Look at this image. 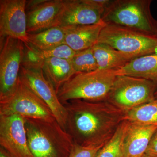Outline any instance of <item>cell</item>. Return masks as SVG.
<instances>
[{
  "mask_svg": "<svg viewBox=\"0 0 157 157\" xmlns=\"http://www.w3.org/2000/svg\"><path fill=\"white\" fill-rule=\"evenodd\" d=\"M106 25L102 21L95 24L70 27L64 43L76 52L91 48L98 43L101 31Z\"/></svg>",
  "mask_w": 157,
  "mask_h": 157,
  "instance_id": "cell-15",
  "label": "cell"
},
{
  "mask_svg": "<svg viewBox=\"0 0 157 157\" xmlns=\"http://www.w3.org/2000/svg\"><path fill=\"white\" fill-rule=\"evenodd\" d=\"M63 0H43L26 11L28 33H35L56 26Z\"/></svg>",
  "mask_w": 157,
  "mask_h": 157,
  "instance_id": "cell-13",
  "label": "cell"
},
{
  "mask_svg": "<svg viewBox=\"0 0 157 157\" xmlns=\"http://www.w3.org/2000/svg\"><path fill=\"white\" fill-rule=\"evenodd\" d=\"M157 84L150 80L117 75L107 99L124 112L153 101Z\"/></svg>",
  "mask_w": 157,
  "mask_h": 157,
  "instance_id": "cell-6",
  "label": "cell"
},
{
  "mask_svg": "<svg viewBox=\"0 0 157 157\" xmlns=\"http://www.w3.org/2000/svg\"><path fill=\"white\" fill-rule=\"evenodd\" d=\"M156 36V37H157V28Z\"/></svg>",
  "mask_w": 157,
  "mask_h": 157,
  "instance_id": "cell-30",
  "label": "cell"
},
{
  "mask_svg": "<svg viewBox=\"0 0 157 157\" xmlns=\"http://www.w3.org/2000/svg\"><path fill=\"white\" fill-rule=\"evenodd\" d=\"M70 61L77 73H88L98 69L92 47L77 52Z\"/></svg>",
  "mask_w": 157,
  "mask_h": 157,
  "instance_id": "cell-22",
  "label": "cell"
},
{
  "mask_svg": "<svg viewBox=\"0 0 157 157\" xmlns=\"http://www.w3.org/2000/svg\"><path fill=\"white\" fill-rule=\"evenodd\" d=\"M42 70L57 93L63 85L77 74L70 60L55 58L45 59Z\"/></svg>",
  "mask_w": 157,
  "mask_h": 157,
  "instance_id": "cell-17",
  "label": "cell"
},
{
  "mask_svg": "<svg viewBox=\"0 0 157 157\" xmlns=\"http://www.w3.org/2000/svg\"><path fill=\"white\" fill-rule=\"evenodd\" d=\"M45 60L39 50L29 43H23L21 67L28 70H42Z\"/></svg>",
  "mask_w": 157,
  "mask_h": 157,
  "instance_id": "cell-23",
  "label": "cell"
},
{
  "mask_svg": "<svg viewBox=\"0 0 157 157\" xmlns=\"http://www.w3.org/2000/svg\"><path fill=\"white\" fill-rule=\"evenodd\" d=\"M124 120L157 126V99L125 111Z\"/></svg>",
  "mask_w": 157,
  "mask_h": 157,
  "instance_id": "cell-20",
  "label": "cell"
},
{
  "mask_svg": "<svg viewBox=\"0 0 157 157\" xmlns=\"http://www.w3.org/2000/svg\"><path fill=\"white\" fill-rule=\"evenodd\" d=\"M0 51V101L16 89L21 68L23 43L11 37L2 38Z\"/></svg>",
  "mask_w": 157,
  "mask_h": 157,
  "instance_id": "cell-8",
  "label": "cell"
},
{
  "mask_svg": "<svg viewBox=\"0 0 157 157\" xmlns=\"http://www.w3.org/2000/svg\"><path fill=\"white\" fill-rule=\"evenodd\" d=\"M116 71L98 69L75 74L59 90V100L63 105L74 100L90 102L107 101L117 76Z\"/></svg>",
  "mask_w": 157,
  "mask_h": 157,
  "instance_id": "cell-3",
  "label": "cell"
},
{
  "mask_svg": "<svg viewBox=\"0 0 157 157\" xmlns=\"http://www.w3.org/2000/svg\"><path fill=\"white\" fill-rule=\"evenodd\" d=\"M116 74L145 78L157 84V53L134 59Z\"/></svg>",
  "mask_w": 157,
  "mask_h": 157,
  "instance_id": "cell-18",
  "label": "cell"
},
{
  "mask_svg": "<svg viewBox=\"0 0 157 157\" xmlns=\"http://www.w3.org/2000/svg\"><path fill=\"white\" fill-rule=\"evenodd\" d=\"M19 78L48 106L57 122L66 131L67 109L59 100L53 86L45 77L43 70H28L21 67Z\"/></svg>",
  "mask_w": 157,
  "mask_h": 157,
  "instance_id": "cell-9",
  "label": "cell"
},
{
  "mask_svg": "<svg viewBox=\"0 0 157 157\" xmlns=\"http://www.w3.org/2000/svg\"><path fill=\"white\" fill-rule=\"evenodd\" d=\"M67 109L66 131L74 143L82 146L105 144L124 121V112L107 101H70Z\"/></svg>",
  "mask_w": 157,
  "mask_h": 157,
  "instance_id": "cell-1",
  "label": "cell"
},
{
  "mask_svg": "<svg viewBox=\"0 0 157 157\" xmlns=\"http://www.w3.org/2000/svg\"><path fill=\"white\" fill-rule=\"evenodd\" d=\"M155 99H157V90L156 91L155 93Z\"/></svg>",
  "mask_w": 157,
  "mask_h": 157,
  "instance_id": "cell-28",
  "label": "cell"
},
{
  "mask_svg": "<svg viewBox=\"0 0 157 157\" xmlns=\"http://www.w3.org/2000/svg\"><path fill=\"white\" fill-rule=\"evenodd\" d=\"M98 43L106 44L137 58L157 53V37L114 25H106Z\"/></svg>",
  "mask_w": 157,
  "mask_h": 157,
  "instance_id": "cell-5",
  "label": "cell"
},
{
  "mask_svg": "<svg viewBox=\"0 0 157 157\" xmlns=\"http://www.w3.org/2000/svg\"><path fill=\"white\" fill-rule=\"evenodd\" d=\"M25 117L0 115V145L11 157H34L28 144Z\"/></svg>",
  "mask_w": 157,
  "mask_h": 157,
  "instance_id": "cell-10",
  "label": "cell"
},
{
  "mask_svg": "<svg viewBox=\"0 0 157 157\" xmlns=\"http://www.w3.org/2000/svg\"><path fill=\"white\" fill-rule=\"evenodd\" d=\"M128 121L122 122L113 136L98 151L95 157H121Z\"/></svg>",
  "mask_w": 157,
  "mask_h": 157,
  "instance_id": "cell-21",
  "label": "cell"
},
{
  "mask_svg": "<svg viewBox=\"0 0 157 157\" xmlns=\"http://www.w3.org/2000/svg\"><path fill=\"white\" fill-rule=\"evenodd\" d=\"M0 157H11L3 148H0Z\"/></svg>",
  "mask_w": 157,
  "mask_h": 157,
  "instance_id": "cell-27",
  "label": "cell"
},
{
  "mask_svg": "<svg viewBox=\"0 0 157 157\" xmlns=\"http://www.w3.org/2000/svg\"><path fill=\"white\" fill-rule=\"evenodd\" d=\"M39 51L41 56L44 59L55 58L71 60L76 53L65 43L49 50Z\"/></svg>",
  "mask_w": 157,
  "mask_h": 157,
  "instance_id": "cell-24",
  "label": "cell"
},
{
  "mask_svg": "<svg viewBox=\"0 0 157 157\" xmlns=\"http://www.w3.org/2000/svg\"><path fill=\"white\" fill-rule=\"evenodd\" d=\"M145 154L150 157H157V130L150 140Z\"/></svg>",
  "mask_w": 157,
  "mask_h": 157,
  "instance_id": "cell-26",
  "label": "cell"
},
{
  "mask_svg": "<svg viewBox=\"0 0 157 157\" xmlns=\"http://www.w3.org/2000/svg\"><path fill=\"white\" fill-rule=\"evenodd\" d=\"M142 157H150L149 156H147V155L144 154V155H143V156Z\"/></svg>",
  "mask_w": 157,
  "mask_h": 157,
  "instance_id": "cell-29",
  "label": "cell"
},
{
  "mask_svg": "<svg viewBox=\"0 0 157 157\" xmlns=\"http://www.w3.org/2000/svg\"><path fill=\"white\" fill-rule=\"evenodd\" d=\"M26 0L0 1V36L29 43Z\"/></svg>",
  "mask_w": 157,
  "mask_h": 157,
  "instance_id": "cell-11",
  "label": "cell"
},
{
  "mask_svg": "<svg viewBox=\"0 0 157 157\" xmlns=\"http://www.w3.org/2000/svg\"><path fill=\"white\" fill-rule=\"evenodd\" d=\"M105 144L86 146L74 142L73 148L68 157H95L98 151Z\"/></svg>",
  "mask_w": 157,
  "mask_h": 157,
  "instance_id": "cell-25",
  "label": "cell"
},
{
  "mask_svg": "<svg viewBox=\"0 0 157 157\" xmlns=\"http://www.w3.org/2000/svg\"><path fill=\"white\" fill-rule=\"evenodd\" d=\"M157 130V126L144 125L128 121L121 157H142Z\"/></svg>",
  "mask_w": 157,
  "mask_h": 157,
  "instance_id": "cell-14",
  "label": "cell"
},
{
  "mask_svg": "<svg viewBox=\"0 0 157 157\" xmlns=\"http://www.w3.org/2000/svg\"><path fill=\"white\" fill-rule=\"evenodd\" d=\"M69 27L56 26L35 33H28L29 43L40 51L49 50L64 44Z\"/></svg>",
  "mask_w": 157,
  "mask_h": 157,
  "instance_id": "cell-19",
  "label": "cell"
},
{
  "mask_svg": "<svg viewBox=\"0 0 157 157\" xmlns=\"http://www.w3.org/2000/svg\"><path fill=\"white\" fill-rule=\"evenodd\" d=\"M28 144L34 157H68L74 141L56 120L25 118Z\"/></svg>",
  "mask_w": 157,
  "mask_h": 157,
  "instance_id": "cell-2",
  "label": "cell"
},
{
  "mask_svg": "<svg viewBox=\"0 0 157 157\" xmlns=\"http://www.w3.org/2000/svg\"><path fill=\"white\" fill-rule=\"evenodd\" d=\"M151 0H112L104 10L102 20L156 36L157 21L150 10Z\"/></svg>",
  "mask_w": 157,
  "mask_h": 157,
  "instance_id": "cell-4",
  "label": "cell"
},
{
  "mask_svg": "<svg viewBox=\"0 0 157 157\" xmlns=\"http://www.w3.org/2000/svg\"><path fill=\"white\" fill-rule=\"evenodd\" d=\"M104 10L93 6L89 0H63V6L56 26L95 24L102 22Z\"/></svg>",
  "mask_w": 157,
  "mask_h": 157,
  "instance_id": "cell-12",
  "label": "cell"
},
{
  "mask_svg": "<svg viewBox=\"0 0 157 157\" xmlns=\"http://www.w3.org/2000/svg\"><path fill=\"white\" fill-rule=\"evenodd\" d=\"M92 49L99 70H120L137 58L103 43H96Z\"/></svg>",
  "mask_w": 157,
  "mask_h": 157,
  "instance_id": "cell-16",
  "label": "cell"
},
{
  "mask_svg": "<svg viewBox=\"0 0 157 157\" xmlns=\"http://www.w3.org/2000/svg\"><path fill=\"white\" fill-rule=\"evenodd\" d=\"M18 115L28 118L56 120L48 106L20 79L14 93L0 101V115Z\"/></svg>",
  "mask_w": 157,
  "mask_h": 157,
  "instance_id": "cell-7",
  "label": "cell"
}]
</instances>
